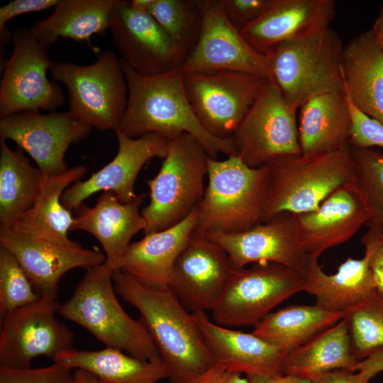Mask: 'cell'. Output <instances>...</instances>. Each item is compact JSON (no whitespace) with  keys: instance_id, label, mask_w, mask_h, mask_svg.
<instances>
[{"instance_id":"obj_1","label":"cell","mask_w":383,"mask_h":383,"mask_svg":"<svg viewBox=\"0 0 383 383\" xmlns=\"http://www.w3.org/2000/svg\"><path fill=\"white\" fill-rule=\"evenodd\" d=\"M115 291L135 307L169 371V383H187L216 364L192 313L167 289L144 285L114 270Z\"/></svg>"},{"instance_id":"obj_2","label":"cell","mask_w":383,"mask_h":383,"mask_svg":"<svg viewBox=\"0 0 383 383\" xmlns=\"http://www.w3.org/2000/svg\"><path fill=\"white\" fill-rule=\"evenodd\" d=\"M121 62L128 86V104L118 130L131 138L155 133L170 140L188 133L211 158L216 159L219 153L235 155L231 138L214 136L198 120L184 89L182 67L143 75Z\"/></svg>"},{"instance_id":"obj_3","label":"cell","mask_w":383,"mask_h":383,"mask_svg":"<svg viewBox=\"0 0 383 383\" xmlns=\"http://www.w3.org/2000/svg\"><path fill=\"white\" fill-rule=\"evenodd\" d=\"M264 166L266 187L262 222L282 213L313 211L335 190L354 179L349 143L326 153L279 156Z\"/></svg>"},{"instance_id":"obj_4","label":"cell","mask_w":383,"mask_h":383,"mask_svg":"<svg viewBox=\"0 0 383 383\" xmlns=\"http://www.w3.org/2000/svg\"><path fill=\"white\" fill-rule=\"evenodd\" d=\"M86 270L72 296L60 304L58 314L83 327L106 348L143 360L161 358L141 320L131 317L119 303L113 271L105 263Z\"/></svg>"},{"instance_id":"obj_5","label":"cell","mask_w":383,"mask_h":383,"mask_svg":"<svg viewBox=\"0 0 383 383\" xmlns=\"http://www.w3.org/2000/svg\"><path fill=\"white\" fill-rule=\"evenodd\" d=\"M208 184L198 206L196 229L204 234L235 233L262 222L266 170L252 168L233 155L207 157Z\"/></svg>"},{"instance_id":"obj_6","label":"cell","mask_w":383,"mask_h":383,"mask_svg":"<svg viewBox=\"0 0 383 383\" xmlns=\"http://www.w3.org/2000/svg\"><path fill=\"white\" fill-rule=\"evenodd\" d=\"M208 156L190 134L170 140L157 174L145 180L150 201L141 213L146 224L144 235L177 225L199 206L206 189Z\"/></svg>"},{"instance_id":"obj_7","label":"cell","mask_w":383,"mask_h":383,"mask_svg":"<svg viewBox=\"0 0 383 383\" xmlns=\"http://www.w3.org/2000/svg\"><path fill=\"white\" fill-rule=\"evenodd\" d=\"M343 50L331 28L313 38L282 43L266 55L270 77L298 108L322 94H345Z\"/></svg>"},{"instance_id":"obj_8","label":"cell","mask_w":383,"mask_h":383,"mask_svg":"<svg viewBox=\"0 0 383 383\" xmlns=\"http://www.w3.org/2000/svg\"><path fill=\"white\" fill-rule=\"evenodd\" d=\"M50 74L67 89L69 111L99 131L119 128L128 104V86L119 58L112 50L97 54L89 65L53 62Z\"/></svg>"},{"instance_id":"obj_9","label":"cell","mask_w":383,"mask_h":383,"mask_svg":"<svg viewBox=\"0 0 383 383\" xmlns=\"http://www.w3.org/2000/svg\"><path fill=\"white\" fill-rule=\"evenodd\" d=\"M304 276L271 262L234 270L211 310L213 321L226 328L255 326L278 304L303 292Z\"/></svg>"},{"instance_id":"obj_10","label":"cell","mask_w":383,"mask_h":383,"mask_svg":"<svg viewBox=\"0 0 383 383\" xmlns=\"http://www.w3.org/2000/svg\"><path fill=\"white\" fill-rule=\"evenodd\" d=\"M272 77L261 89L231 138L235 155L256 168L282 155H301L296 111Z\"/></svg>"},{"instance_id":"obj_11","label":"cell","mask_w":383,"mask_h":383,"mask_svg":"<svg viewBox=\"0 0 383 383\" xmlns=\"http://www.w3.org/2000/svg\"><path fill=\"white\" fill-rule=\"evenodd\" d=\"M13 50L1 68L0 118L39 109L56 111L65 101L60 86L48 79L53 61L49 50L29 28L11 33Z\"/></svg>"},{"instance_id":"obj_12","label":"cell","mask_w":383,"mask_h":383,"mask_svg":"<svg viewBox=\"0 0 383 383\" xmlns=\"http://www.w3.org/2000/svg\"><path fill=\"white\" fill-rule=\"evenodd\" d=\"M265 79L233 70L183 71L184 89L198 120L209 133L223 139L232 137Z\"/></svg>"},{"instance_id":"obj_13","label":"cell","mask_w":383,"mask_h":383,"mask_svg":"<svg viewBox=\"0 0 383 383\" xmlns=\"http://www.w3.org/2000/svg\"><path fill=\"white\" fill-rule=\"evenodd\" d=\"M60 305L40 298L0 319V367L30 368L40 356L52 360L72 348L73 331L56 316Z\"/></svg>"},{"instance_id":"obj_14","label":"cell","mask_w":383,"mask_h":383,"mask_svg":"<svg viewBox=\"0 0 383 383\" xmlns=\"http://www.w3.org/2000/svg\"><path fill=\"white\" fill-rule=\"evenodd\" d=\"M200 6L202 21L199 37L183 61L182 70H233L270 77L267 55L255 50L229 21L222 0H200Z\"/></svg>"},{"instance_id":"obj_15","label":"cell","mask_w":383,"mask_h":383,"mask_svg":"<svg viewBox=\"0 0 383 383\" xmlns=\"http://www.w3.org/2000/svg\"><path fill=\"white\" fill-rule=\"evenodd\" d=\"M91 127L69 111H22L0 118V140H11L26 152L47 175H57L68 167L65 161L72 144L84 139Z\"/></svg>"},{"instance_id":"obj_16","label":"cell","mask_w":383,"mask_h":383,"mask_svg":"<svg viewBox=\"0 0 383 383\" xmlns=\"http://www.w3.org/2000/svg\"><path fill=\"white\" fill-rule=\"evenodd\" d=\"M233 270L225 250L195 228L174 263L168 289L190 313L211 311Z\"/></svg>"},{"instance_id":"obj_17","label":"cell","mask_w":383,"mask_h":383,"mask_svg":"<svg viewBox=\"0 0 383 383\" xmlns=\"http://www.w3.org/2000/svg\"><path fill=\"white\" fill-rule=\"evenodd\" d=\"M109 29L120 60L136 72L152 75L182 67L184 59L168 34L149 13L134 9L129 1H115Z\"/></svg>"},{"instance_id":"obj_18","label":"cell","mask_w":383,"mask_h":383,"mask_svg":"<svg viewBox=\"0 0 383 383\" xmlns=\"http://www.w3.org/2000/svg\"><path fill=\"white\" fill-rule=\"evenodd\" d=\"M227 252L234 270L271 262L304 275L318 257L310 255L299 241L293 213H282L243 232L205 234Z\"/></svg>"},{"instance_id":"obj_19","label":"cell","mask_w":383,"mask_h":383,"mask_svg":"<svg viewBox=\"0 0 383 383\" xmlns=\"http://www.w3.org/2000/svg\"><path fill=\"white\" fill-rule=\"evenodd\" d=\"M0 246L14 255L39 296L54 300L58 299L60 282L67 272L106 261L105 254L97 249L59 245L12 229H0Z\"/></svg>"},{"instance_id":"obj_20","label":"cell","mask_w":383,"mask_h":383,"mask_svg":"<svg viewBox=\"0 0 383 383\" xmlns=\"http://www.w3.org/2000/svg\"><path fill=\"white\" fill-rule=\"evenodd\" d=\"M115 133L118 149L114 158L62 194L61 203L69 211H74L86 199L101 191L113 192L122 203L133 201L138 195L134 192L135 183L143 165L152 158L163 160L168 152L170 140L160 134L131 138L119 130Z\"/></svg>"},{"instance_id":"obj_21","label":"cell","mask_w":383,"mask_h":383,"mask_svg":"<svg viewBox=\"0 0 383 383\" xmlns=\"http://www.w3.org/2000/svg\"><path fill=\"white\" fill-rule=\"evenodd\" d=\"M299 241L311 256L350 240L370 222L365 199L356 184H345L311 211L293 214Z\"/></svg>"},{"instance_id":"obj_22","label":"cell","mask_w":383,"mask_h":383,"mask_svg":"<svg viewBox=\"0 0 383 383\" xmlns=\"http://www.w3.org/2000/svg\"><path fill=\"white\" fill-rule=\"evenodd\" d=\"M334 0H274L257 19L239 30L257 52L267 55L278 45L315 38L335 15Z\"/></svg>"},{"instance_id":"obj_23","label":"cell","mask_w":383,"mask_h":383,"mask_svg":"<svg viewBox=\"0 0 383 383\" xmlns=\"http://www.w3.org/2000/svg\"><path fill=\"white\" fill-rule=\"evenodd\" d=\"M145 194H138L128 203H122L111 192H104L92 207L81 204L74 211L76 216L70 231L89 233L101 244L105 264L113 271L120 263L132 238L145 228L139 207Z\"/></svg>"},{"instance_id":"obj_24","label":"cell","mask_w":383,"mask_h":383,"mask_svg":"<svg viewBox=\"0 0 383 383\" xmlns=\"http://www.w3.org/2000/svg\"><path fill=\"white\" fill-rule=\"evenodd\" d=\"M216 363L245 375H282L287 353L254 333L221 326L204 311L192 313Z\"/></svg>"},{"instance_id":"obj_25","label":"cell","mask_w":383,"mask_h":383,"mask_svg":"<svg viewBox=\"0 0 383 383\" xmlns=\"http://www.w3.org/2000/svg\"><path fill=\"white\" fill-rule=\"evenodd\" d=\"M197 215L198 207L177 225L131 243L119 270L148 287L167 289L174 263L196 228Z\"/></svg>"},{"instance_id":"obj_26","label":"cell","mask_w":383,"mask_h":383,"mask_svg":"<svg viewBox=\"0 0 383 383\" xmlns=\"http://www.w3.org/2000/svg\"><path fill=\"white\" fill-rule=\"evenodd\" d=\"M343 72L345 94L383 125V50L372 29L344 46Z\"/></svg>"},{"instance_id":"obj_27","label":"cell","mask_w":383,"mask_h":383,"mask_svg":"<svg viewBox=\"0 0 383 383\" xmlns=\"http://www.w3.org/2000/svg\"><path fill=\"white\" fill-rule=\"evenodd\" d=\"M87 172V167L77 165L60 174H45L43 190L35 206L17 216L6 229L59 245H78L68 238L74 217L62 204L61 196L70 184L79 181Z\"/></svg>"},{"instance_id":"obj_28","label":"cell","mask_w":383,"mask_h":383,"mask_svg":"<svg viewBox=\"0 0 383 383\" xmlns=\"http://www.w3.org/2000/svg\"><path fill=\"white\" fill-rule=\"evenodd\" d=\"M304 276L303 292L315 297L316 306L329 311L345 314L377 293L365 255L348 257L333 274H326L316 260Z\"/></svg>"},{"instance_id":"obj_29","label":"cell","mask_w":383,"mask_h":383,"mask_svg":"<svg viewBox=\"0 0 383 383\" xmlns=\"http://www.w3.org/2000/svg\"><path fill=\"white\" fill-rule=\"evenodd\" d=\"M300 109L299 138L302 155L330 152L348 144L352 119L345 94H322Z\"/></svg>"},{"instance_id":"obj_30","label":"cell","mask_w":383,"mask_h":383,"mask_svg":"<svg viewBox=\"0 0 383 383\" xmlns=\"http://www.w3.org/2000/svg\"><path fill=\"white\" fill-rule=\"evenodd\" d=\"M360 361L353 350L348 323L343 318L287 353L282 373L311 380L337 370L356 372Z\"/></svg>"},{"instance_id":"obj_31","label":"cell","mask_w":383,"mask_h":383,"mask_svg":"<svg viewBox=\"0 0 383 383\" xmlns=\"http://www.w3.org/2000/svg\"><path fill=\"white\" fill-rule=\"evenodd\" d=\"M52 362L72 370L89 371L100 383H158L169 377L167 367L161 358L143 360L111 348L98 350L72 348L57 355Z\"/></svg>"},{"instance_id":"obj_32","label":"cell","mask_w":383,"mask_h":383,"mask_svg":"<svg viewBox=\"0 0 383 383\" xmlns=\"http://www.w3.org/2000/svg\"><path fill=\"white\" fill-rule=\"evenodd\" d=\"M116 0H59L52 13L30 28L40 43L50 49L60 37L87 41L104 36Z\"/></svg>"},{"instance_id":"obj_33","label":"cell","mask_w":383,"mask_h":383,"mask_svg":"<svg viewBox=\"0 0 383 383\" xmlns=\"http://www.w3.org/2000/svg\"><path fill=\"white\" fill-rule=\"evenodd\" d=\"M0 229H6L35 206L45 174L31 165L22 149L12 150L5 140H0Z\"/></svg>"},{"instance_id":"obj_34","label":"cell","mask_w":383,"mask_h":383,"mask_svg":"<svg viewBox=\"0 0 383 383\" xmlns=\"http://www.w3.org/2000/svg\"><path fill=\"white\" fill-rule=\"evenodd\" d=\"M343 313L315 305H291L271 312L254 326L252 333L285 353L302 345L343 319Z\"/></svg>"},{"instance_id":"obj_35","label":"cell","mask_w":383,"mask_h":383,"mask_svg":"<svg viewBox=\"0 0 383 383\" xmlns=\"http://www.w3.org/2000/svg\"><path fill=\"white\" fill-rule=\"evenodd\" d=\"M149 13L168 34L184 60L199 37L200 0H153Z\"/></svg>"},{"instance_id":"obj_36","label":"cell","mask_w":383,"mask_h":383,"mask_svg":"<svg viewBox=\"0 0 383 383\" xmlns=\"http://www.w3.org/2000/svg\"><path fill=\"white\" fill-rule=\"evenodd\" d=\"M354 352L363 360L383 348V297L375 293L345 314Z\"/></svg>"},{"instance_id":"obj_37","label":"cell","mask_w":383,"mask_h":383,"mask_svg":"<svg viewBox=\"0 0 383 383\" xmlns=\"http://www.w3.org/2000/svg\"><path fill=\"white\" fill-rule=\"evenodd\" d=\"M353 182L360 189L372 223L383 231V153L372 148L352 147Z\"/></svg>"},{"instance_id":"obj_38","label":"cell","mask_w":383,"mask_h":383,"mask_svg":"<svg viewBox=\"0 0 383 383\" xmlns=\"http://www.w3.org/2000/svg\"><path fill=\"white\" fill-rule=\"evenodd\" d=\"M39 299L16 258L0 246V319Z\"/></svg>"},{"instance_id":"obj_39","label":"cell","mask_w":383,"mask_h":383,"mask_svg":"<svg viewBox=\"0 0 383 383\" xmlns=\"http://www.w3.org/2000/svg\"><path fill=\"white\" fill-rule=\"evenodd\" d=\"M72 370L53 362L50 365L15 370L0 367V383H73Z\"/></svg>"},{"instance_id":"obj_40","label":"cell","mask_w":383,"mask_h":383,"mask_svg":"<svg viewBox=\"0 0 383 383\" xmlns=\"http://www.w3.org/2000/svg\"><path fill=\"white\" fill-rule=\"evenodd\" d=\"M345 98L352 119L349 145L358 148H383V125L359 110L345 94Z\"/></svg>"},{"instance_id":"obj_41","label":"cell","mask_w":383,"mask_h":383,"mask_svg":"<svg viewBox=\"0 0 383 383\" xmlns=\"http://www.w3.org/2000/svg\"><path fill=\"white\" fill-rule=\"evenodd\" d=\"M357 372L348 370H337L315 377L313 383H370V379L382 372L377 352L360 361Z\"/></svg>"},{"instance_id":"obj_42","label":"cell","mask_w":383,"mask_h":383,"mask_svg":"<svg viewBox=\"0 0 383 383\" xmlns=\"http://www.w3.org/2000/svg\"><path fill=\"white\" fill-rule=\"evenodd\" d=\"M368 225L360 242L365 248L377 293L383 297V231L372 223Z\"/></svg>"},{"instance_id":"obj_43","label":"cell","mask_w":383,"mask_h":383,"mask_svg":"<svg viewBox=\"0 0 383 383\" xmlns=\"http://www.w3.org/2000/svg\"><path fill=\"white\" fill-rule=\"evenodd\" d=\"M59 0H13L0 8L1 52L4 51L7 43L11 38L6 23L13 18L22 14L46 10L55 6Z\"/></svg>"},{"instance_id":"obj_44","label":"cell","mask_w":383,"mask_h":383,"mask_svg":"<svg viewBox=\"0 0 383 383\" xmlns=\"http://www.w3.org/2000/svg\"><path fill=\"white\" fill-rule=\"evenodd\" d=\"M274 0H222L229 21L238 30L261 16Z\"/></svg>"},{"instance_id":"obj_45","label":"cell","mask_w":383,"mask_h":383,"mask_svg":"<svg viewBox=\"0 0 383 383\" xmlns=\"http://www.w3.org/2000/svg\"><path fill=\"white\" fill-rule=\"evenodd\" d=\"M187 383H248L242 374L216 363L201 375Z\"/></svg>"},{"instance_id":"obj_46","label":"cell","mask_w":383,"mask_h":383,"mask_svg":"<svg viewBox=\"0 0 383 383\" xmlns=\"http://www.w3.org/2000/svg\"><path fill=\"white\" fill-rule=\"evenodd\" d=\"M245 377L248 383H313L309 379L288 374L272 377L245 375Z\"/></svg>"},{"instance_id":"obj_47","label":"cell","mask_w":383,"mask_h":383,"mask_svg":"<svg viewBox=\"0 0 383 383\" xmlns=\"http://www.w3.org/2000/svg\"><path fill=\"white\" fill-rule=\"evenodd\" d=\"M73 377V383H100L96 375L85 370H74Z\"/></svg>"},{"instance_id":"obj_48","label":"cell","mask_w":383,"mask_h":383,"mask_svg":"<svg viewBox=\"0 0 383 383\" xmlns=\"http://www.w3.org/2000/svg\"><path fill=\"white\" fill-rule=\"evenodd\" d=\"M153 0H131L129 1L130 5L135 10L149 13Z\"/></svg>"},{"instance_id":"obj_49","label":"cell","mask_w":383,"mask_h":383,"mask_svg":"<svg viewBox=\"0 0 383 383\" xmlns=\"http://www.w3.org/2000/svg\"><path fill=\"white\" fill-rule=\"evenodd\" d=\"M379 356H380V362H381V366H382V371H383V348H381L379 350Z\"/></svg>"},{"instance_id":"obj_50","label":"cell","mask_w":383,"mask_h":383,"mask_svg":"<svg viewBox=\"0 0 383 383\" xmlns=\"http://www.w3.org/2000/svg\"><path fill=\"white\" fill-rule=\"evenodd\" d=\"M383 50V33L379 38H377Z\"/></svg>"}]
</instances>
